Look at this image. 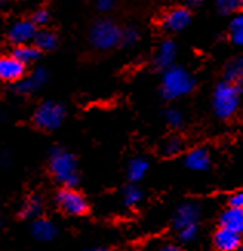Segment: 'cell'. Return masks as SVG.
I'll return each instance as SVG.
<instances>
[{"mask_svg": "<svg viewBox=\"0 0 243 251\" xmlns=\"http://www.w3.org/2000/svg\"><path fill=\"white\" fill-rule=\"evenodd\" d=\"M43 211V205L39 198H29L25 201V203L20 208V216L24 219H36Z\"/></svg>", "mask_w": 243, "mask_h": 251, "instance_id": "19", "label": "cell"}, {"mask_svg": "<svg viewBox=\"0 0 243 251\" xmlns=\"http://www.w3.org/2000/svg\"><path fill=\"white\" fill-rule=\"evenodd\" d=\"M242 90L236 82H222L216 86L213 94V108L220 119H229L234 116L240 106Z\"/></svg>", "mask_w": 243, "mask_h": 251, "instance_id": "2", "label": "cell"}, {"mask_svg": "<svg viewBox=\"0 0 243 251\" xmlns=\"http://www.w3.org/2000/svg\"><path fill=\"white\" fill-rule=\"evenodd\" d=\"M198 216H200V211H198V206L195 203H191V202L183 203V205L179 206L177 211H175L174 226L177 228V231H180L186 226L197 225Z\"/></svg>", "mask_w": 243, "mask_h": 251, "instance_id": "10", "label": "cell"}, {"mask_svg": "<svg viewBox=\"0 0 243 251\" xmlns=\"http://www.w3.org/2000/svg\"><path fill=\"white\" fill-rule=\"evenodd\" d=\"M37 28L31 20H19L11 25L8 29V39L16 43L17 47L28 45L31 40H34L37 36Z\"/></svg>", "mask_w": 243, "mask_h": 251, "instance_id": "7", "label": "cell"}, {"mask_svg": "<svg viewBox=\"0 0 243 251\" xmlns=\"http://www.w3.org/2000/svg\"><path fill=\"white\" fill-rule=\"evenodd\" d=\"M195 80L193 75L182 67H171L165 70L162 79V94L165 99L174 100L190 94L194 90Z\"/></svg>", "mask_w": 243, "mask_h": 251, "instance_id": "1", "label": "cell"}, {"mask_svg": "<svg viewBox=\"0 0 243 251\" xmlns=\"http://www.w3.org/2000/svg\"><path fill=\"white\" fill-rule=\"evenodd\" d=\"M114 6V0H97V8L106 13V11H111Z\"/></svg>", "mask_w": 243, "mask_h": 251, "instance_id": "31", "label": "cell"}, {"mask_svg": "<svg viewBox=\"0 0 243 251\" xmlns=\"http://www.w3.org/2000/svg\"><path fill=\"white\" fill-rule=\"evenodd\" d=\"M123 201H125V205H128V206L137 205L142 201V193H140V190L137 187H128L125 190V194H123Z\"/></svg>", "mask_w": 243, "mask_h": 251, "instance_id": "24", "label": "cell"}, {"mask_svg": "<svg viewBox=\"0 0 243 251\" xmlns=\"http://www.w3.org/2000/svg\"><path fill=\"white\" fill-rule=\"evenodd\" d=\"M85 251H108L105 247H93V248H88Z\"/></svg>", "mask_w": 243, "mask_h": 251, "instance_id": "34", "label": "cell"}, {"mask_svg": "<svg viewBox=\"0 0 243 251\" xmlns=\"http://www.w3.org/2000/svg\"><path fill=\"white\" fill-rule=\"evenodd\" d=\"M148 162L142 157L132 159L131 163L128 165V179L131 182H139L145 177V174L148 173Z\"/></svg>", "mask_w": 243, "mask_h": 251, "instance_id": "18", "label": "cell"}, {"mask_svg": "<svg viewBox=\"0 0 243 251\" xmlns=\"http://www.w3.org/2000/svg\"><path fill=\"white\" fill-rule=\"evenodd\" d=\"M165 116H167V122L171 126H180L183 124V114L179 110H168Z\"/></svg>", "mask_w": 243, "mask_h": 251, "instance_id": "27", "label": "cell"}, {"mask_svg": "<svg viewBox=\"0 0 243 251\" xmlns=\"http://www.w3.org/2000/svg\"><path fill=\"white\" fill-rule=\"evenodd\" d=\"M65 119V110L60 103L43 102L34 113V124L42 129H57Z\"/></svg>", "mask_w": 243, "mask_h": 251, "instance_id": "5", "label": "cell"}, {"mask_svg": "<svg viewBox=\"0 0 243 251\" xmlns=\"http://www.w3.org/2000/svg\"><path fill=\"white\" fill-rule=\"evenodd\" d=\"M140 34L136 28L132 26H128L125 29H122V43H125V45H134V43L139 40Z\"/></svg>", "mask_w": 243, "mask_h": 251, "instance_id": "26", "label": "cell"}, {"mask_svg": "<svg viewBox=\"0 0 243 251\" xmlns=\"http://www.w3.org/2000/svg\"><path fill=\"white\" fill-rule=\"evenodd\" d=\"M0 225H2V222H0Z\"/></svg>", "mask_w": 243, "mask_h": 251, "instance_id": "38", "label": "cell"}, {"mask_svg": "<svg viewBox=\"0 0 243 251\" xmlns=\"http://www.w3.org/2000/svg\"><path fill=\"white\" fill-rule=\"evenodd\" d=\"M220 225L237 234L243 233V210L229 206L226 211H223L222 217H220Z\"/></svg>", "mask_w": 243, "mask_h": 251, "instance_id": "14", "label": "cell"}, {"mask_svg": "<svg viewBox=\"0 0 243 251\" xmlns=\"http://www.w3.org/2000/svg\"><path fill=\"white\" fill-rule=\"evenodd\" d=\"M13 56L16 59H19L22 63L28 65V63H32V62L40 57V50L36 45L34 47H32V45H20V47H17L14 50Z\"/></svg>", "mask_w": 243, "mask_h": 251, "instance_id": "20", "label": "cell"}, {"mask_svg": "<svg viewBox=\"0 0 243 251\" xmlns=\"http://www.w3.org/2000/svg\"><path fill=\"white\" fill-rule=\"evenodd\" d=\"M182 148H183L182 140L179 137H171L167 140V144H165V147H163V151H165V154L174 156V154H179V152L182 151Z\"/></svg>", "mask_w": 243, "mask_h": 251, "instance_id": "25", "label": "cell"}, {"mask_svg": "<svg viewBox=\"0 0 243 251\" xmlns=\"http://www.w3.org/2000/svg\"><path fill=\"white\" fill-rule=\"evenodd\" d=\"M214 6L222 16H236L243 13V0H214Z\"/></svg>", "mask_w": 243, "mask_h": 251, "instance_id": "17", "label": "cell"}, {"mask_svg": "<svg viewBox=\"0 0 243 251\" xmlns=\"http://www.w3.org/2000/svg\"><path fill=\"white\" fill-rule=\"evenodd\" d=\"M57 203L60 208L71 216H82L88 211V202L80 193L73 188H65L57 194Z\"/></svg>", "mask_w": 243, "mask_h": 251, "instance_id": "6", "label": "cell"}, {"mask_svg": "<svg viewBox=\"0 0 243 251\" xmlns=\"http://www.w3.org/2000/svg\"><path fill=\"white\" fill-rule=\"evenodd\" d=\"M229 206L243 210V191H239V193L231 196V198H229Z\"/></svg>", "mask_w": 243, "mask_h": 251, "instance_id": "30", "label": "cell"}, {"mask_svg": "<svg viewBox=\"0 0 243 251\" xmlns=\"http://www.w3.org/2000/svg\"><path fill=\"white\" fill-rule=\"evenodd\" d=\"M229 39L237 47H243V13L233 17L229 24Z\"/></svg>", "mask_w": 243, "mask_h": 251, "instance_id": "21", "label": "cell"}, {"mask_svg": "<svg viewBox=\"0 0 243 251\" xmlns=\"http://www.w3.org/2000/svg\"><path fill=\"white\" fill-rule=\"evenodd\" d=\"M175 54H177L175 43L172 40H163L160 43V47L157 48V51H156V56H154V63H156L157 68L168 70V68L172 67Z\"/></svg>", "mask_w": 243, "mask_h": 251, "instance_id": "13", "label": "cell"}, {"mask_svg": "<svg viewBox=\"0 0 243 251\" xmlns=\"http://www.w3.org/2000/svg\"><path fill=\"white\" fill-rule=\"evenodd\" d=\"M48 80V71L43 70V68H37L32 71L26 79H22L17 86H16V91L19 94H31L37 91L40 86H43Z\"/></svg>", "mask_w": 243, "mask_h": 251, "instance_id": "11", "label": "cell"}, {"mask_svg": "<svg viewBox=\"0 0 243 251\" xmlns=\"http://www.w3.org/2000/svg\"><path fill=\"white\" fill-rule=\"evenodd\" d=\"M225 77L228 82H237L243 77V54H240L237 59H234L228 65L225 71Z\"/></svg>", "mask_w": 243, "mask_h": 251, "instance_id": "23", "label": "cell"}, {"mask_svg": "<svg viewBox=\"0 0 243 251\" xmlns=\"http://www.w3.org/2000/svg\"><path fill=\"white\" fill-rule=\"evenodd\" d=\"M90 40L97 50H111L122 42V28L113 20H97L91 28Z\"/></svg>", "mask_w": 243, "mask_h": 251, "instance_id": "4", "label": "cell"}, {"mask_svg": "<svg viewBox=\"0 0 243 251\" xmlns=\"http://www.w3.org/2000/svg\"><path fill=\"white\" fill-rule=\"evenodd\" d=\"M159 251H182L179 247H175V245H163Z\"/></svg>", "mask_w": 243, "mask_h": 251, "instance_id": "33", "label": "cell"}, {"mask_svg": "<svg viewBox=\"0 0 243 251\" xmlns=\"http://www.w3.org/2000/svg\"><path fill=\"white\" fill-rule=\"evenodd\" d=\"M239 251H243V247H240V248H239Z\"/></svg>", "mask_w": 243, "mask_h": 251, "instance_id": "35", "label": "cell"}, {"mask_svg": "<svg viewBox=\"0 0 243 251\" xmlns=\"http://www.w3.org/2000/svg\"><path fill=\"white\" fill-rule=\"evenodd\" d=\"M31 234L40 242H49L57 234L56 226L47 219H36L31 225Z\"/></svg>", "mask_w": 243, "mask_h": 251, "instance_id": "15", "label": "cell"}, {"mask_svg": "<svg viewBox=\"0 0 243 251\" xmlns=\"http://www.w3.org/2000/svg\"><path fill=\"white\" fill-rule=\"evenodd\" d=\"M2 2H5V0H0V3H2Z\"/></svg>", "mask_w": 243, "mask_h": 251, "instance_id": "36", "label": "cell"}, {"mask_svg": "<svg viewBox=\"0 0 243 251\" xmlns=\"http://www.w3.org/2000/svg\"><path fill=\"white\" fill-rule=\"evenodd\" d=\"M209 163H211V157H209V152L205 148H195L191 152H188L186 156V167L194 171L208 170Z\"/></svg>", "mask_w": 243, "mask_h": 251, "instance_id": "16", "label": "cell"}, {"mask_svg": "<svg viewBox=\"0 0 243 251\" xmlns=\"http://www.w3.org/2000/svg\"><path fill=\"white\" fill-rule=\"evenodd\" d=\"M214 245L219 251H239L242 247L240 234L220 226L214 234Z\"/></svg>", "mask_w": 243, "mask_h": 251, "instance_id": "12", "label": "cell"}, {"mask_svg": "<svg viewBox=\"0 0 243 251\" xmlns=\"http://www.w3.org/2000/svg\"><path fill=\"white\" fill-rule=\"evenodd\" d=\"M34 42L40 51H51L57 45V37L51 31H39Z\"/></svg>", "mask_w": 243, "mask_h": 251, "instance_id": "22", "label": "cell"}, {"mask_svg": "<svg viewBox=\"0 0 243 251\" xmlns=\"http://www.w3.org/2000/svg\"><path fill=\"white\" fill-rule=\"evenodd\" d=\"M203 3V0H188V9L190 8H198Z\"/></svg>", "mask_w": 243, "mask_h": 251, "instance_id": "32", "label": "cell"}, {"mask_svg": "<svg viewBox=\"0 0 243 251\" xmlns=\"http://www.w3.org/2000/svg\"><path fill=\"white\" fill-rule=\"evenodd\" d=\"M197 225H193V226H186L183 230L179 231V237L182 239L183 242H193L195 236H197Z\"/></svg>", "mask_w": 243, "mask_h": 251, "instance_id": "28", "label": "cell"}, {"mask_svg": "<svg viewBox=\"0 0 243 251\" xmlns=\"http://www.w3.org/2000/svg\"><path fill=\"white\" fill-rule=\"evenodd\" d=\"M191 9L188 8H174L168 13H165L162 17V26L171 31V32H177L185 29L188 25L191 24Z\"/></svg>", "mask_w": 243, "mask_h": 251, "instance_id": "8", "label": "cell"}, {"mask_svg": "<svg viewBox=\"0 0 243 251\" xmlns=\"http://www.w3.org/2000/svg\"><path fill=\"white\" fill-rule=\"evenodd\" d=\"M0 162H2V156H0Z\"/></svg>", "mask_w": 243, "mask_h": 251, "instance_id": "37", "label": "cell"}, {"mask_svg": "<svg viewBox=\"0 0 243 251\" xmlns=\"http://www.w3.org/2000/svg\"><path fill=\"white\" fill-rule=\"evenodd\" d=\"M48 20H49V13H48L47 9H37L36 13L32 14V19H31V22L36 26L37 25H45Z\"/></svg>", "mask_w": 243, "mask_h": 251, "instance_id": "29", "label": "cell"}, {"mask_svg": "<svg viewBox=\"0 0 243 251\" xmlns=\"http://www.w3.org/2000/svg\"><path fill=\"white\" fill-rule=\"evenodd\" d=\"M26 71V65L14 56L0 57V79L5 82H20Z\"/></svg>", "mask_w": 243, "mask_h": 251, "instance_id": "9", "label": "cell"}, {"mask_svg": "<svg viewBox=\"0 0 243 251\" xmlns=\"http://www.w3.org/2000/svg\"><path fill=\"white\" fill-rule=\"evenodd\" d=\"M49 170L52 176L60 183L73 188L79 182V171H77V162L71 152L62 148H54L49 154Z\"/></svg>", "mask_w": 243, "mask_h": 251, "instance_id": "3", "label": "cell"}]
</instances>
